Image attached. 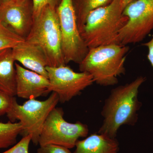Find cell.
Here are the masks:
<instances>
[{"mask_svg":"<svg viewBox=\"0 0 153 153\" xmlns=\"http://www.w3.org/2000/svg\"><path fill=\"white\" fill-rule=\"evenodd\" d=\"M50 92L57 94L59 102L64 103L78 95L94 82L92 76L86 72H75L66 65L46 68Z\"/></svg>","mask_w":153,"mask_h":153,"instance_id":"cell-9","label":"cell"},{"mask_svg":"<svg viewBox=\"0 0 153 153\" xmlns=\"http://www.w3.org/2000/svg\"><path fill=\"white\" fill-rule=\"evenodd\" d=\"M59 102L58 95L54 92L44 101L31 99L23 105H19L15 97L7 116L11 122L19 120L22 124L21 134L23 137L30 135L32 137V142L38 145L44 124L50 113L56 107Z\"/></svg>","mask_w":153,"mask_h":153,"instance_id":"cell-5","label":"cell"},{"mask_svg":"<svg viewBox=\"0 0 153 153\" xmlns=\"http://www.w3.org/2000/svg\"><path fill=\"white\" fill-rule=\"evenodd\" d=\"M10 0H0V6L5 4V3L7 2Z\"/></svg>","mask_w":153,"mask_h":153,"instance_id":"cell-24","label":"cell"},{"mask_svg":"<svg viewBox=\"0 0 153 153\" xmlns=\"http://www.w3.org/2000/svg\"><path fill=\"white\" fill-rule=\"evenodd\" d=\"M129 50L127 45L118 44L90 48L79 64V70L90 74L99 85H116L118 77L125 74L126 55Z\"/></svg>","mask_w":153,"mask_h":153,"instance_id":"cell-3","label":"cell"},{"mask_svg":"<svg viewBox=\"0 0 153 153\" xmlns=\"http://www.w3.org/2000/svg\"><path fill=\"white\" fill-rule=\"evenodd\" d=\"M16 95L25 99H36L49 93V79L15 63Z\"/></svg>","mask_w":153,"mask_h":153,"instance_id":"cell-11","label":"cell"},{"mask_svg":"<svg viewBox=\"0 0 153 153\" xmlns=\"http://www.w3.org/2000/svg\"><path fill=\"white\" fill-rule=\"evenodd\" d=\"M12 54L15 61L19 62L25 68L48 79L47 58L37 45L25 40L12 49Z\"/></svg>","mask_w":153,"mask_h":153,"instance_id":"cell-12","label":"cell"},{"mask_svg":"<svg viewBox=\"0 0 153 153\" xmlns=\"http://www.w3.org/2000/svg\"><path fill=\"white\" fill-rule=\"evenodd\" d=\"M0 21L25 40L34 22L32 0H10L0 6Z\"/></svg>","mask_w":153,"mask_h":153,"instance_id":"cell-10","label":"cell"},{"mask_svg":"<svg viewBox=\"0 0 153 153\" xmlns=\"http://www.w3.org/2000/svg\"><path fill=\"white\" fill-rule=\"evenodd\" d=\"M25 40L9 30L0 21V51L13 49Z\"/></svg>","mask_w":153,"mask_h":153,"instance_id":"cell-17","label":"cell"},{"mask_svg":"<svg viewBox=\"0 0 153 153\" xmlns=\"http://www.w3.org/2000/svg\"><path fill=\"white\" fill-rule=\"evenodd\" d=\"M121 0L91 11L86 17L81 34L88 49L119 44L120 32L126 24Z\"/></svg>","mask_w":153,"mask_h":153,"instance_id":"cell-2","label":"cell"},{"mask_svg":"<svg viewBox=\"0 0 153 153\" xmlns=\"http://www.w3.org/2000/svg\"><path fill=\"white\" fill-rule=\"evenodd\" d=\"M12 49L0 51V91L16 95V69Z\"/></svg>","mask_w":153,"mask_h":153,"instance_id":"cell-14","label":"cell"},{"mask_svg":"<svg viewBox=\"0 0 153 153\" xmlns=\"http://www.w3.org/2000/svg\"><path fill=\"white\" fill-rule=\"evenodd\" d=\"M75 147L74 153H118L120 149L116 139L98 132L77 141Z\"/></svg>","mask_w":153,"mask_h":153,"instance_id":"cell-13","label":"cell"},{"mask_svg":"<svg viewBox=\"0 0 153 153\" xmlns=\"http://www.w3.org/2000/svg\"><path fill=\"white\" fill-rule=\"evenodd\" d=\"M128 20L120 32L119 44L141 42L153 30V0H135L124 9Z\"/></svg>","mask_w":153,"mask_h":153,"instance_id":"cell-8","label":"cell"},{"mask_svg":"<svg viewBox=\"0 0 153 153\" xmlns=\"http://www.w3.org/2000/svg\"><path fill=\"white\" fill-rule=\"evenodd\" d=\"M31 141H32L31 136L30 135L25 136L12 147L1 153H29V146Z\"/></svg>","mask_w":153,"mask_h":153,"instance_id":"cell-18","label":"cell"},{"mask_svg":"<svg viewBox=\"0 0 153 153\" xmlns=\"http://www.w3.org/2000/svg\"><path fill=\"white\" fill-rule=\"evenodd\" d=\"M14 98V96L0 91V117L10 111Z\"/></svg>","mask_w":153,"mask_h":153,"instance_id":"cell-20","label":"cell"},{"mask_svg":"<svg viewBox=\"0 0 153 153\" xmlns=\"http://www.w3.org/2000/svg\"><path fill=\"white\" fill-rule=\"evenodd\" d=\"M142 45L148 49L147 58L153 68V35L149 41L143 43Z\"/></svg>","mask_w":153,"mask_h":153,"instance_id":"cell-22","label":"cell"},{"mask_svg":"<svg viewBox=\"0 0 153 153\" xmlns=\"http://www.w3.org/2000/svg\"><path fill=\"white\" fill-rule=\"evenodd\" d=\"M61 0H32L34 19L38 16L42 10L47 6L57 8Z\"/></svg>","mask_w":153,"mask_h":153,"instance_id":"cell-19","label":"cell"},{"mask_svg":"<svg viewBox=\"0 0 153 153\" xmlns=\"http://www.w3.org/2000/svg\"><path fill=\"white\" fill-rule=\"evenodd\" d=\"M112 1L113 0H72L80 33L82 30L86 17L91 11L106 6Z\"/></svg>","mask_w":153,"mask_h":153,"instance_id":"cell-15","label":"cell"},{"mask_svg":"<svg viewBox=\"0 0 153 153\" xmlns=\"http://www.w3.org/2000/svg\"><path fill=\"white\" fill-rule=\"evenodd\" d=\"M37 153H71L68 148L55 144L41 146Z\"/></svg>","mask_w":153,"mask_h":153,"instance_id":"cell-21","label":"cell"},{"mask_svg":"<svg viewBox=\"0 0 153 153\" xmlns=\"http://www.w3.org/2000/svg\"><path fill=\"white\" fill-rule=\"evenodd\" d=\"M62 108L55 107L50 113L44 123L39 140L41 146L59 145L72 149L80 137L87 136L89 129L86 125L77 122L70 123L64 118Z\"/></svg>","mask_w":153,"mask_h":153,"instance_id":"cell-7","label":"cell"},{"mask_svg":"<svg viewBox=\"0 0 153 153\" xmlns=\"http://www.w3.org/2000/svg\"><path fill=\"white\" fill-rule=\"evenodd\" d=\"M26 41L35 44L42 50L48 66L66 65L61 49V38L57 8L45 7L34 19L33 27Z\"/></svg>","mask_w":153,"mask_h":153,"instance_id":"cell-4","label":"cell"},{"mask_svg":"<svg viewBox=\"0 0 153 153\" xmlns=\"http://www.w3.org/2000/svg\"><path fill=\"white\" fill-rule=\"evenodd\" d=\"M134 1L135 0H121L122 4L124 9L125 8L126 6L128 5V4Z\"/></svg>","mask_w":153,"mask_h":153,"instance_id":"cell-23","label":"cell"},{"mask_svg":"<svg viewBox=\"0 0 153 153\" xmlns=\"http://www.w3.org/2000/svg\"><path fill=\"white\" fill-rule=\"evenodd\" d=\"M22 131V124L19 122L7 123L0 122V150L16 144L17 137Z\"/></svg>","mask_w":153,"mask_h":153,"instance_id":"cell-16","label":"cell"},{"mask_svg":"<svg viewBox=\"0 0 153 153\" xmlns=\"http://www.w3.org/2000/svg\"><path fill=\"white\" fill-rule=\"evenodd\" d=\"M61 38V49L66 64L80 63L88 52L79 32L72 0H61L57 8Z\"/></svg>","mask_w":153,"mask_h":153,"instance_id":"cell-6","label":"cell"},{"mask_svg":"<svg viewBox=\"0 0 153 153\" xmlns=\"http://www.w3.org/2000/svg\"><path fill=\"white\" fill-rule=\"evenodd\" d=\"M146 79L145 76H138L131 82L111 90L102 107L103 120L98 133L116 138L122 126H133L137 123L138 111L141 106L139 90Z\"/></svg>","mask_w":153,"mask_h":153,"instance_id":"cell-1","label":"cell"}]
</instances>
